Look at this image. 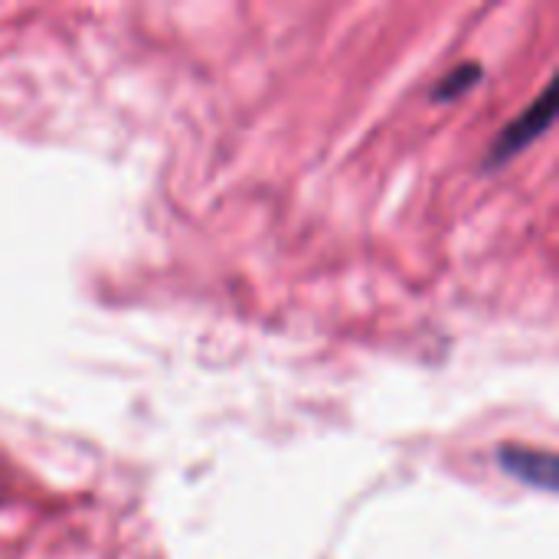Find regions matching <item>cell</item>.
Returning a JSON list of instances; mask_svg holds the SVG:
<instances>
[{"label": "cell", "mask_w": 559, "mask_h": 559, "mask_svg": "<svg viewBox=\"0 0 559 559\" xmlns=\"http://www.w3.org/2000/svg\"><path fill=\"white\" fill-rule=\"evenodd\" d=\"M554 115H557V92H554V85H550V88L540 95V102H534L518 121H511V124L498 134V141H495V147H491V164H504L511 154H518V151L527 147L534 138H540V134L550 128Z\"/></svg>", "instance_id": "6da1fadb"}, {"label": "cell", "mask_w": 559, "mask_h": 559, "mask_svg": "<svg viewBox=\"0 0 559 559\" xmlns=\"http://www.w3.org/2000/svg\"><path fill=\"white\" fill-rule=\"evenodd\" d=\"M481 79V66L478 62H465L462 69H455V72H449L445 75V82L439 85V98H452V95H462L465 88H472L475 82Z\"/></svg>", "instance_id": "3957f363"}, {"label": "cell", "mask_w": 559, "mask_h": 559, "mask_svg": "<svg viewBox=\"0 0 559 559\" xmlns=\"http://www.w3.org/2000/svg\"><path fill=\"white\" fill-rule=\"evenodd\" d=\"M498 465L504 468V475L521 478L524 485L534 488H557V462L550 452H537V449H521V445H508L498 452Z\"/></svg>", "instance_id": "7a4b0ae2"}]
</instances>
